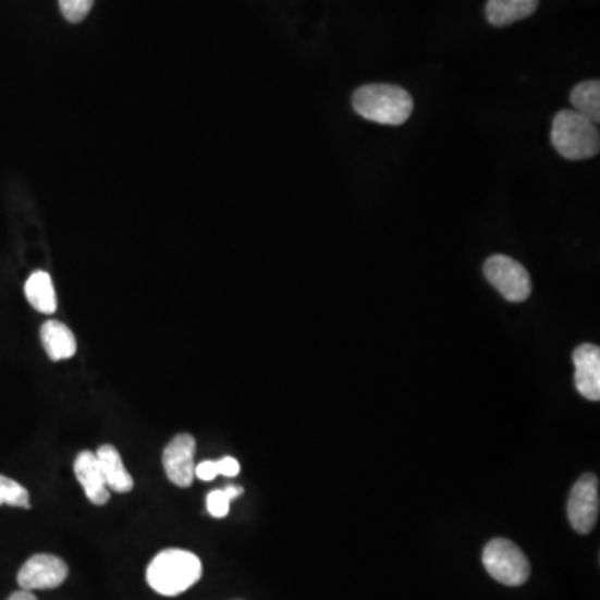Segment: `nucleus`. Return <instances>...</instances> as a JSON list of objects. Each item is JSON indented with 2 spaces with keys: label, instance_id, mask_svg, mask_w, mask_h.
I'll return each instance as SVG.
<instances>
[{
  "label": "nucleus",
  "instance_id": "nucleus-11",
  "mask_svg": "<svg viewBox=\"0 0 600 600\" xmlns=\"http://www.w3.org/2000/svg\"><path fill=\"white\" fill-rule=\"evenodd\" d=\"M40 339H42L47 356L53 363L71 359L77 352L74 334L65 323L59 322V320H47L40 329Z\"/></svg>",
  "mask_w": 600,
  "mask_h": 600
},
{
  "label": "nucleus",
  "instance_id": "nucleus-4",
  "mask_svg": "<svg viewBox=\"0 0 600 600\" xmlns=\"http://www.w3.org/2000/svg\"><path fill=\"white\" fill-rule=\"evenodd\" d=\"M482 562L490 576L504 586H523L529 580V561H527L526 554L511 540H490L483 549Z\"/></svg>",
  "mask_w": 600,
  "mask_h": 600
},
{
  "label": "nucleus",
  "instance_id": "nucleus-18",
  "mask_svg": "<svg viewBox=\"0 0 600 600\" xmlns=\"http://www.w3.org/2000/svg\"><path fill=\"white\" fill-rule=\"evenodd\" d=\"M229 509H231V501H229L224 490H212L207 495V512L216 519L225 517L229 514Z\"/></svg>",
  "mask_w": 600,
  "mask_h": 600
},
{
  "label": "nucleus",
  "instance_id": "nucleus-9",
  "mask_svg": "<svg viewBox=\"0 0 600 600\" xmlns=\"http://www.w3.org/2000/svg\"><path fill=\"white\" fill-rule=\"evenodd\" d=\"M576 366V388L589 401L600 399V348L593 344H583L574 351Z\"/></svg>",
  "mask_w": 600,
  "mask_h": 600
},
{
  "label": "nucleus",
  "instance_id": "nucleus-6",
  "mask_svg": "<svg viewBox=\"0 0 600 600\" xmlns=\"http://www.w3.org/2000/svg\"><path fill=\"white\" fill-rule=\"evenodd\" d=\"M571 526L579 534H589L599 519V479L586 474L572 487L567 504Z\"/></svg>",
  "mask_w": 600,
  "mask_h": 600
},
{
  "label": "nucleus",
  "instance_id": "nucleus-5",
  "mask_svg": "<svg viewBox=\"0 0 600 600\" xmlns=\"http://www.w3.org/2000/svg\"><path fill=\"white\" fill-rule=\"evenodd\" d=\"M487 281L494 285L509 303H524L532 291L526 267L507 256H492L483 264Z\"/></svg>",
  "mask_w": 600,
  "mask_h": 600
},
{
  "label": "nucleus",
  "instance_id": "nucleus-2",
  "mask_svg": "<svg viewBox=\"0 0 600 600\" xmlns=\"http://www.w3.org/2000/svg\"><path fill=\"white\" fill-rule=\"evenodd\" d=\"M200 577V559L193 552L182 549L160 552L147 567V584L160 596H179L199 583Z\"/></svg>",
  "mask_w": 600,
  "mask_h": 600
},
{
  "label": "nucleus",
  "instance_id": "nucleus-13",
  "mask_svg": "<svg viewBox=\"0 0 600 600\" xmlns=\"http://www.w3.org/2000/svg\"><path fill=\"white\" fill-rule=\"evenodd\" d=\"M539 8V0H489L486 17L495 27H507L530 17Z\"/></svg>",
  "mask_w": 600,
  "mask_h": 600
},
{
  "label": "nucleus",
  "instance_id": "nucleus-8",
  "mask_svg": "<svg viewBox=\"0 0 600 600\" xmlns=\"http://www.w3.org/2000/svg\"><path fill=\"white\" fill-rule=\"evenodd\" d=\"M196 439L191 433H179L163 449L162 464L169 480L177 487H191L194 482Z\"/></svg>",
  "mask_w": 600,
  "mask_h": 600
},
{
  "label": "nucleus",
  "instance_id": "nucleus-17",
  "mask_svg": "<svg viewBox=\"0 0 600 600\" xmlns=\"http://www.w3.org/2000/svg\"><path fill=\"white\" fill-rule=\"evenodd\" d=\"M62 14L72 24L84 21L93 9L94 0H59Z\"/></svg>",
  "mask_w": 600,
  "mask_h": 600
},
{
  "label": "nucleus",
  "instance_id": "nucleus-22",
  "mask_svg": "<svg viewBox=\"0 0 600 600\" xmlns=\"http://www.w3.org/2000/svg\"><path fill=\"white\" fill-rule=\"evenodd\" d=\"M224 490L225 492V495H228L229 498V501H234V499H237L238 495L242 494V492H244V489H242V487H238V486H228L225 487V489H222Z\"/></svg>",
  "mask_w": 600,
  "mask_h": 600
},
{
  "label": "nucleus",
  "instance_id": "nucleus-3",
  "mask_svg": "<svg viewBox=\"0 0 600 600\" xmlns=\"http://www.w3.org/2000/svg\"><path fill=\"white\" fill-rule=\"evenodd\" d=\"M554 149L567 160L592 159L600 150L597 124L572 111H561L552 121Z\"/></svg>",
  "mask_w": 600,
  "mask_h": 600
},
{
  "label": "nucleus",
  "instance_id": "nucleus-20",
  "mask_svg": "<svg viewBox=\"0 0 600 600\" xmlns=\"http://www.w3.org/2000/svg\"><path fill=\"white\" fill-rule=\"evenodd\" d=\"M217 470H219V476L235 477L241 473V464L237 458L222 457L221 461H217Z\"/></svg>",
  "mask_w": 600,
  "mask_h": 600
},
{
  "label": "nucleus",
  "instance_id": "nucleus-21",
  "mask_svg": "<svg viewBox=\"0 0 600 600\" xmlns=\"http://www.w3.org/2000/svg\"><path fill=\"white\" fill-rule=\"evenodd\" d=\"M8 600H37V597L30 590H17Z\"/></svg>",
  "mask_w": 600,
  "mask_h": 600
},
{
  "label": "nucleus",
  "instance_id": "nucleus-12",
  "mask_svg": "<svg viewBox=\"0 0 600 600\" xmlns=\"http://www.w3.org/2000/svg\"><path fill=\"white\" fill-rule=\"evenodd\" d=\"M97 461L102 469L103 479H106L109 490H114L119 494H125L134 487V479L125 469L121 454L114 445L106 444L97 451Z\"/></svg>",
  "mask_w": 600,
  "mask_h": 600
},
{
  "label": "nucleus",
  "instance_id": "nucleus-16",
  "mask_svg": "<svg viewBox=\"0 0 600 600\" xmlns=\"http://www.w3.org/2000/svg\"><path fill=\"white\" fill-rule=\"evenodd\" d=\"M12 505V507L30 509L29 492L17 480L0 476V505Z\"/></svg>",
  "mask_w": 600,
  "mask_h": 600
},
{
  "label": "nucleus",
  "instance_id": "nucleus-15",
  "mask_svg": "<svg viewBox=\"0 0 600 600\" xmlns=\"http://www.w3.org/2000/svg\"><path fill=\"white\" fill-rule=\"evenodd\" d=\"M572 111L599 124L600 121V82H580L571 93Z\"/></svg>",
  "mask_w": 600,
  "mask_h": 600
},
{
  "label": "nucleus",
  "instance_id": "nucleus-7",
  "mask_svg": "<svg viewBox=\"0 0 600 600\" xmlns=\"http://www.w3.org/2000/svg\"><path fill=\"white\" fill-rule=\"evenodd\" d=\"M69 567L61 558L50 554H37L27 559L17 574V584L22 590H49L62 586L68 579Z\"/></svg>",
  "mask_w": 600,
  "mask_h": 600
},
{
  "label": "nucleus",
  "instance_id": "nucleus-10",
  "mask_svg": "<svg viewBox=\"0 0 600 600\" xmlns=\"http://www.w3.org/2000/svg\"><path fill=\"white\" fill-rule=\"evenodd\" d=\"M74 473L82 489L86 492L87 499L93 504L103 505L109 502L111 490L107 487L102 469H100L99 461L94 452L84 451L75 457Z\"/></svg>",
  "mask_w": 600,
  "mask_h": 600
},
{
  "label": "nucleus",
  "instance_id": "nucleus-19",
  "mask_svg": "<svg viewBox=\"0 0 600 600\" xmlns=\"http://www.w3.org/2000/svg\"><path fill=\"white\" fill-rule=\"evenodd\" d=\"M197 479L204 480V482H210V480L216 479L219 476V470H217V461H204L200 462L199 466H196Z\"/></svg>",
  "mask_w": 600,
  "mask_h": 600
},
{
  "label": "nucleus",
  "instance_id": "nucleus-14",
  "mask_svg": "<svg viewBox=\"0 0 600 600\" xmlns=\"http://www.w3.org/2000/svg\"><path fill=\"white\" fill-rule=\"evenodd\" d=\"M25 297L34 309L42 314H53L58 310V297L53 291L52 279L44 270H37L25 282Z\"/></svg>",
  "mask_w": 600,
  "mask_h": 600
},
{
  "label": "nucleus",
  "instance_id": "nucleus-1",
  "mask_svg": "<svg viewBox=\"0 0 600 600\" xmlns=\"http://www.w3.org/2000/svg\"><path fill=\"white\" fill-rule=\"evenodd\" d=\"M354 111L367 121L402 125L413 115L414 100L407 90L392 84H367L352 96Z\"/></svg>",
  "mask_w": 600,
  "mask_h": 600
}]
</instances>
